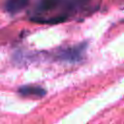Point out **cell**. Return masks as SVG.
I'll return each mask as SVG.
<instances>
[{"instance_id":"1","label":"cell","mask_w":124,"mask_h":124,"mask_svg":"<svg viewBox=\"0 0 124 124\" xmlns=\"http://www.w3.org/2000/svg\"><path fill=\"white\" fill-rule=\"evenodd\" d=\"M86 47H87V43L83 42L77 46L61 49L57 53V57L63 61H68V62H72V63L78 62V61L82 60V58L85 54Z\"/></svg>"},{"instance_id":"2","label":"cell","mask_w":124,"mask_h":124,"mask_svg":"<svg viewBox=\"0 0 124 124\" xmlns=\"http://www.w3.org/2000/svg\"><path fill=\"white\" fill-rule=\"evenodd\" d=\"M18 93L22 96H33L42 98L46 94V91L39 85H23L18 88Z\"/></svg>"},{"instance_id":"3","label":"cell","mask_w":124,"mask_h":124,"mask_svg":"<svg viewBox=\"0 0 124 124\" xmlns=\"http://www.w3.org/2000/svg\"><path fill=\"white\" fill-rule=\"evenodd\" d=\"M30 0H6L5 9L10 14H16L22 11Z\"/></svg>"},{"instance_id":"4","label":"cell","mask_w":124,"mask_h":124,"mask_svg":"<svg viewBox=\"0 0 124 124\" xmlns=\"http://www.w3.org/2000/svg\"><path fill=\"white\" fill-rule=\"evenodd\" d=\"M60 0H40L37 5L39 12H47L57 7Z\"/></svg>"},{"instance_id":"5","label":"cell","mask_w":124,"mask_h":124,"mask_svg":"<svg viewBox=\"0 0 124 124\" xmlns=\"http://www.w3.org/2000/svg\"><path fill=\"white\" fill-rule=\"evenodd\" d=\"M90 0H67V7L70 10H77L87 5Z\"/></svg>"},{"instance_id":"6","label":"cell","mask_w":124,"mask_h":124,"mask_svg":"<svg viewBox=\"0 0 124 124\" xmlns=\"http://www.w3.org/2000/svg\"><path fill=\"white\" fill-rule=\"evenodd\" d=\"M66 19V16H55L52 18H48V19H42V18H32L33 21L37 22V23H47V24H57L60 23L62 21H64Z\"/></svg>"}]
</instances>
